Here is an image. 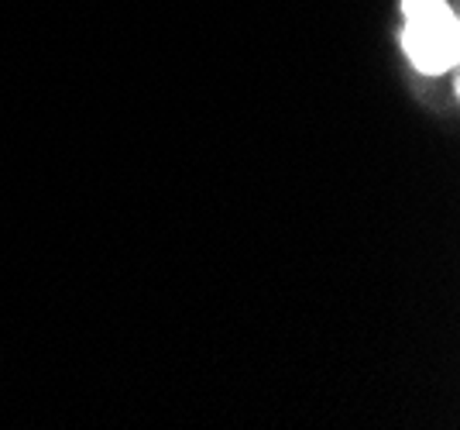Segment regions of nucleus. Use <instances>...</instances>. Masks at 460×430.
<instances>
[{
	"label": "nucleus",
	"mask_w": 460,
	"mask_h": 430,
	"mask_svg": "<svg viewBox=\"0 0 460 430\" xmlns=\"http://www.w3.org/2000/svg\"><path fill=\"white\" fill-rule=\"evenodd\" d=\"M405 52L422 73L457 66V18L443 0H402Z\"/></svg>",
	"instance_id": "1"
}]
</instances>
